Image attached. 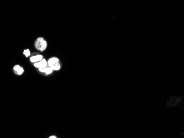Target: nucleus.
Segmentation results:
<instances>
[{
    "mask_svg": "<svg viewBox=\"0 0 184 138\" xmlns=\"http://www.w3.org/2000/svg\"><path fill=\"white\" fill-rule=\"evenodd\" d=\"M34 46L37 50L40 52H43L47 48V43L45 39L42 37H39L35 40Z\"/></svg>",
    "mask_w": 184,
    "mask_h": 138,
    "instance_id": "1",
    "label": "nucleus"
},
{
    "mask_svg": "<svg viewBox=\"0 0 184 138\" xmlns=\"http://www.w3.org/2000/svg\"><path fill=\"white\" fill-rule=\"evenodd\" d=\"M47 65L53 69V71H58L61 69V64L58 58L51 57L47 61Z\"/></svg>",
    "mask_w": 184,
    "mask_h": 138,
    "instance_id": "2",
    "label": "nucleus"
},
{
    "mask_svg": "<svg viewBox=\"0 0 184 138\" xmlns=\"http://www.w3.org/2000/svg\"><path fill=\"white\" fill-rule=\"evenodd\" d=\"M38 70L40 73H43V74H45V75H50L53 72V69L51 67H50L48 65H47V66L45 67L39 68Z\"/></svg>",
    "mask_w": 184,
    "mask_h": 138,
    "instance_id": "3",
    "label": "nucleus"
},
{
    "mask_svg": "<svg viewBox=\"0 0 184 138\" xmlns=\"http://www.w3.org/2000/svg\"><path fill=\"white\" fill-rule=\"evenodd\" d=\"M47 66V61L45 59H43L41 61L38 62L34 63V66L35 68H37L38 69L45 67Z\"/></svg>",
    "mask_w": 184,
    "mask_h": 138,
    "instance_id": "4",
    "label": "nucleus"
},
{
    "mask_svg": "<svg viewBox=\"0 0 184 138\" xmlns=\"http://www.w3.org/2000/svg\"><path fill=\"white\" fill-rule=\"evenodd\" d=\"M43 59H44L43 56L42 55V54H34V55H33L30 57V61L32 63H35L38 62H39L40 61H41Z\"/></svg>",
    "mask_w": 184,
    "mask_h": 138,
    "instance_id": "5",
    "label": "nucleus"
},
{
    "mask_svg": "<svg viewBox=\"0 0 184 138\" xmlns=\"http://www.w3.org/2000/svg\"><path fill=\"white\" fill-rule=\"evenodd\" d=\"M13 71L15 74L18 75H21L23 74L24 69L21 67L19 65H16L13 67Z\"/></svg>",
    "mask_w": 184,
    "mask_h": 138,
    "instance_id": "6",
    "label": "nucleus"
},
{
    "mask_svg": "<svg viewBox=\"0 0 184 138\" xmlns=\"http://www.w3.org/2000/svg\"><path fill=\"white\" fill-rule=\"evenodd\" d=\"M23 54L24 55H25V56L26 57H29L31 55V52L30 51V50H29V49H26V50H24Z\"/></svg>",
    "mask_w": 184,
    "mask_h": 138,
    "instance_id": "7",
    "label": "nucleus"
},
{
    "mask_svg": "<svg viewBox=\"0 0 184 138\" xmlns=\"http://www.w3.org/2000/svg\"><path fill=\"white\" fill-rule=\"evenodd\" d=\"M49 137H50V138H53H53H56L57 137L55 136H50Z\"/></svg>",
    "mask_w": 184,
    "mask_h": 138,
    "instance_id": "8",
    "label": "nucleus"
}]
</instances>
